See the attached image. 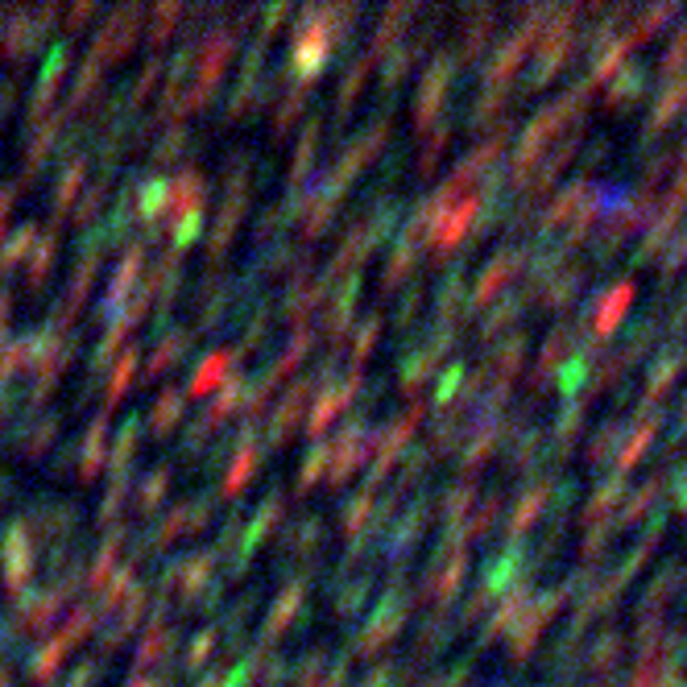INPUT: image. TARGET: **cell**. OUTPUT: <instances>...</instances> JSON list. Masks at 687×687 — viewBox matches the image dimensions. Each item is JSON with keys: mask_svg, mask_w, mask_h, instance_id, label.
Here are the masks:
<instances>
[{"mask_svg": "<svg viewBox=\"0 0 687 687\" xmlns=\"http://www.w3.org/2000/svg\"><path fill=\"white\" fill-rule=\"evenodd\" d=\"M633 298V286H617L614 295H609V302H605V311H600V319H596V328H600V335H609L617 328V319L626 316V307H630Z\"/></svg>", "mask_w": 687, "mask_h": 687, "instance_id": "cell-1", "label": "cell"}, {"mask_svg": "<svg viewBox=\"0 0 687 687\" xmlns=\"http://www.w3.org/2000/svg\"><path fill=\"white\" fill-rule=\"evenodd\" d=\"M580 381H584V360H572V365H568V373H563V393L572 398Z\"/></svg>", "mask_w": 687, "mask_h": 687, "instance_id": "cell-2", "label": "cell"}]
</instances>
